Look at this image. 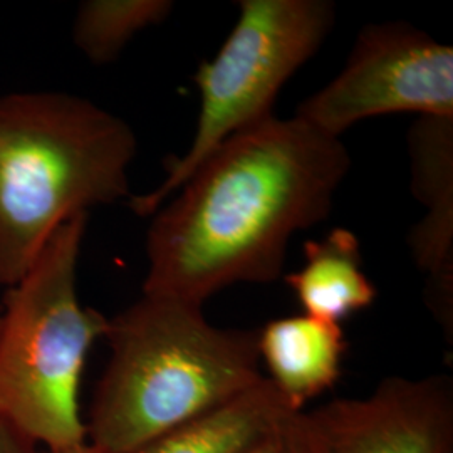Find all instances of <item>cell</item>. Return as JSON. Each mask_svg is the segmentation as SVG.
<instances>
[{
    "label": "cell",
    "mask_w": 453,
    "mask_h": 453,
    "mask_svg": "<svg viewBox=\"0 0 453 453\" xmlns=\"http://www.w3.org/2000/svg\"><path fill=\"white\" fill-rule=\"evenodd\" d=\"M202 308L143 294L108 319L111 355L93 396L89 443L131 452L265 378L257 331L217 327Z\"/></svg>",
    "instance_id": "obj_2"
},
{
    "label": "cell",
    "mask_w": 453,
    "mask_h": 453,
    "mask_svg": "<svg viewBox=\"0 0 453 453\" xmlns=\"http://www.w3.org/2000/svg\"><path fill=\"white\" fill-rule=\"evenodd\" d=\"M41 453H106L103 450H99L97 447H95L93 443H89L88 440L84 443L80 445H74V447H67V449H58V450H44Z\"/></svg>",
    "instance_id": "obj_15"
},
{
    "label": "cell",
    "mask_w": 453,
    "mask_h": 453,
    "mask_svg": "<svg viewBox=\"0 0 453 453\" xmlns=\"http://www.w3.org/2000/svg\"><path fill=\"white\" fill-rule=\"evenodd\" d=\"M170 0H88L73 26L76 48L93 65H110L138 33L170 16Z\"/></svg>",
    "instance_id": "obj_12"
},
{
    "label": "cell",
    "mask_w": 453,
    "mask_h": 453,
    "mask_svg": "<svg viewBox=\"0 0 453 453\" xmlns=\"http://www.w3.org/2000/svg\"><path fill=\"white\" fill-rule=\"evenodd\" d=\"M393 113L453 118V49L405 22L370 24L340 74L296 116L329 136Z\"/></svg>",
    "instance_id": "obj_6"
},
{
    "label": "cell",
    "mask_w": 453,
    "mask_h": 453,
    "mask_svg": "<svg viewBox=\"0 0 453 453\" xmlns=\"http://www.w3.org/2000/svg\"><path fill=\"white\" fill-rule=\"evenodd\" d=\"M304 265L284 277L304 314L341 324L372 306L378 291L361 269V250L353 232L333 228L323 241L304 243Z\"/></svg>",
    "instance_id": "obj_11"
},
{
    "label": "cell",
    "mask_w": 453,
    "mask_h": 453,
    "mask_svg": "<svg viewBox=\"0 0 453 453\" xmlns=\"http://www.w3.org/2000/svg\"><path fill=\"white\" fill-rule=\"evenodd\" d=\"M411 188L426 207L410 247L426 274V303L453 329V118L418 116L408 133Z\"/></svg>",
    "instance_id": "obj_8"
},
{
    "label": "cell",
    "mask_w": 453,
    "mask_h": 453,
    "mask_svg": "<svg viewBox=\"0 0 453 453\" xmlns=\"http://www.w3.org/2000/svg\"><path fill=\"white\" fill-rule=\"evenodd\" d=\"M351 157L296 114L228 138L153 213L143 294L196 306L237 282L282 275L292 235L324 220Z\"/></svg>",
    "instance_id": "obj_1"
},
{
    "label": "cell",
    "mask_w": 453,
    "mask_h": 453,
    "mask_svg": "<svg viewBox=\"0 0 453 453\" xmlns=\"http://www.w3.org/2000/svg\"><path fill=\"white\" fill-rule=\"evenodd\" d=\"M130 125L65 93L0 96V284L12 288L59 226L131 198Z\"/></svg>",
    "instance_id": "obj_3"
},
{
    "label": "cell",
    "mask_w": 453,
    "mask_h": 453,
    "mask_svg": "<svg viewBox=\"0 0 453 453\" xmlns=\"http://www.w3.org/2000/svg\"><path fill=\"white\" fill-rule=\"evenodd\" d=\"M319 453H453V381L391 376L365 398L309 411Z\"/></svg>",
    "instance_id": "obj_7"
},
{
    "label": "cell",
    "mask_w": 453,
    "mask_h": 453,
    "mask_svg": "<svg viewBox=\"0 0 453 453\" xmlns=\"http://www.w3.org/2000/svg\"><path fill=\"white\" fill-rule=\"evenodd\" d=\"M252 453H319L309 411H294Z\"/></svg>",
    "instance_id": "obj_13"
},
{
    "label": "cell",
    "mask_w": 453,
    "mask_h": 453,
    "mask_svg": "<svg viewBox=\"0 0 453 453\" xmlns=\"http://www.w3.org/2000/svg\"><path fill=\"white\" fill-rule=\"evenodd\" d=\"M265 376L296 411L340 380L348 342L341 324L309 314L274 319L257 331Z\"/></svg>",
    "instance_id": "obj_9"
},
{
    "label": "cell",
    "mask_w": 453,
    "mask_h": 453,
    "mask_svg": "<svg viewBox=\"0 0 453 453\" xmlns=\"http://www.w3.org/2000/svg\"><path fill=\"white\" fill-rule=\"evenodd\" d=\"M217 56L194 74L200 113L190 148L150 194L131 195L138 215H153L211 151L274 116L275 97L323 46L334 24L327 0H242Z\"/></svg>",
    "instance_id": "obj_5"
},
{
    "label": "cell",
    "mask_w": 453,
    "mask_h": 453,
    "mask_svg": "<svg viewBox=\"0 0 453 453\" xmlns=\"http://www.w3.org/2000/svg\"><path fill=\"white\" fill-rule=\"evenodd\" d=\"M294 411L264 378L226 403L128 453H252Z\"/></svg>",
    "instance_id": "obj_10"
},
{
    "label": "cell",
    "mask_w": 453,
    "mask_h": 453,
    "mask_svg": "<svg viewBox=\"0 0 453 453\" xmlns=\"http://www.w3.org/2000/svg\"><path fill=\"white\" fill-rule=\"evenodd\" d=\"M86 226L88 215H78L59 226L2 304L0 417L44 450L74 447L88 437L80 385L108 318L78 297Z\"/></svg>",
    "instance_id": "obj_4"
},
{
    "label": "cell",
    "mask_w": 453,
    "mask_h": 453,
    "mask_svg": "<svg viewBox=\"0 0 453 453\" xmlns=\"http://www.w3.org/2000/svg\"><path fill=\"white\" fill-rule=\"evenodd\" d=\"M0 326H2V306H0Z\"/></svg>",
    "instance_id": "obj_16"
},
{
    "label": "cell",
    "mask_w": 453,
    "mask_h": 453,
    "mask_svg": "<svg viewBox=\"0 0 453 453\" xmlns=\"http://www.w3.org/2000/svg\"><path fill=\"white\" fill-rule=\"evenodd\" d=\"M0 453H41L33 438L0 417Z\"/></svg>",
    "instance_id": "obj_14"
}]
</instances>
